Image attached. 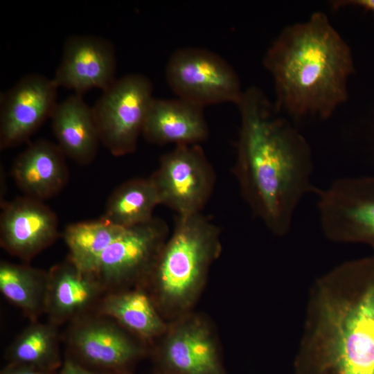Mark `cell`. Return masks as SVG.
<instances>
[{
    "instance_id": "cell-14",
    "label": "cell",
    "mask_w": 374,
    "mask_h": 374,
    "mask_svg": "<svg viewBox=\"0 0 374 374\" xmlns=\"http://www.w3.org/2000/svg\"><path fill=\"white\" fill-rule=\"evenodd\" d=\"M115 48L94 35H73L65 41L61 62L53 78L57 87L82 95L91 89L103 91L116 80Z\"/></svg>"
},
{
    "instance_id": "cell-11",
    "label": "cell",
    "mask_w": 374,
    "mask_h": 374,
    "mask_svg": "<svg viewBox=\"0 0 374 374\" xmlns=\"http://www.w3.org/2000/svg\"><path fill=\"white\" fill-rule=\"evenodd\" d=\"M159 204L179 216L199 213L215 185L214 170L200 145H181L163 154L150 177Z\"/></svg>"
},
{
    "instance_id": "cell-20",
    "label": "cell",
    "mask_w": 374,
    "mask_h": 374,
    "mask_svg": "<svg viewBox=\"0 0 374 374\" xmlns=\"http://www.w3.org/2000/svg\"><path fill=\"white\" fill-rule=\"evenodd\" d=\"M48 271L7 261L0 263V291L30 321L45 314Z\"/></svg>"
},
{
    "instance_id": "cell-8",
    "label": "cell",
    "mask_w": 374,
    "mask_h": 374,
    "mask_svg": "<svg viewBox=\"0 0 374 374\" xmlns=\"http://www.w3.org/2000/svg\"><path fill=\"white\" fill-rule=\"evenodd\" d=\"M69 355L91 369L132 374L150 355V347L112 319L91 314L70 323L66 333Z\"/></svg>"
},
{
    "instance_id": "cell-24",
    "label": "cell",
    "mask_w": 374,
    "mask_h": 374,
    "mask_svg": "<svg viewBox=\"0 0 374 374\" xmlns=\"http://www.w3.org/2000/svg\"><path fill=\"white\" fill-rule=\"evenodd\" d=\"M56 374H113L89 368L68 356L58 369Z\"/></svg>"
},
{
    "instance_id": "cell-19",
    "label": "cell",
    "mask_w": 374,
    "mask_h": 374,
    "mask_svg": "<svg viewBox=\"0 0 374 374\" xmlns=\"http://www.w3.org/2000/svg\"><path fill=\"white\" fill-rule=\"evenodd\" d=\"M53 132L64 155L79 164L90 163L101 143L93 108L74 93L56 105L51 116Z\"/></svg>"
},
{
    "instance_id": "cell-5",
    "label": "cell",
    "mask_w": 374,
    "mask_h": 374,
    "mask_svg": "<svg viewBox=\"0 0 374 374\" xmlns=\"http://www.w3.org/2000/svg\"><path fill=\"white\" fill-rule=\"evenodd\" d=\"M150 355L160 374H228L213 323L194 310L168 322Z\"/></svg>"
},
{
    "instance_id": "cell-27",
    "label": "cell",
    "mask_w": 374,
    "mask_h": 374,
    "mask_svg": "<svg viewBox=\"0 0 374 374\" xmlns=\"http://www.w3.org/2000/svg\"><path fill=\"white\" fill-rule=\"evenodd\" d=\"M152 374H160V373H157V372H154V373H152Z\"/></svg>"
},
{
    "instance_id": "cell-7",
    "label": "cell",
    "mask_w": 374,
    "mask_h": 374,
    "mask_svg": "<svg viewBox=\"0 0 374 374\" xmlns=\"http://www.w3.org/2000/svg\"><path fill=\"white\" fill-rule=\"evenodd\" d=\"M166 78L177 98L202 108L226 103L238 105L244 92L231 65L202 48L176 50L167 63Z\"/></svg>"
},
{
    "instance_id": "cell-21",
    "label": "cell",
    "mask_w": 374,
    "mask_h": 374,
    "mask_svg": "<svg viewBox=\"0 0 374 374\" xmlns=\"http://www.w3.org/2000/svg\"><path fill=\"white\" fill-rule=\"evenodd\" d=\"M125 229L103 217L69 224L63 233L68 258L80 269L95 274L104 251Z\"/></svg>"
},
{
    "instance_id": "cell-3",
    "label": "cell",
    "mask_w": 374,
    "mask_h": 374,
    "mask_svg": "<svg viewBox=\"0 0 374 374\" xmlns=\"http://www.w3.org/2000/svg\"><path fill=\"white\" fill-rule=\"evenodd\" d=\"M275 105L294 119L330 117L348 98L353 61L349 46L321 12L286 27L267 51Z\"/></svg>"
},
{
    "instance_id": "cell-2",
    "label": "cell",
    "mask_w": 374,
    "mask_h": 374,
    "mask_svg": "<svg viewBox=\"0 0 374 374\" xmlns=\"http://www.w3.org/2000/svg\"><path fill=\"white\" fill-rule=\"evenodd\" d=\"M294 374H374V256L343 262L310 290Z\"/></svg>"
},
{
    "instance_id": "cell-6",
    "label": "cell",
    "mask_w": 374,
    "mask_h": 374,
    "mask_svg": "<svg viewBox=\"0 0 374 374\" xmlns=\"http://www.w3.org/2000/svg\"><path fill=\"white\" fill-rule=\"evenodd\" d=\"M146 76L132 73L116 80L92 107L101 143L114 156L134 152L153 100Z\"/></svg>"
},
{
    "instance_id": "cell-23",
    "label": "cell",
    "mask_w": 374,
    "mask_h": 374,
    "mask_svg": "<svg viewBox=\"0 0 374 374\" xmlns=\"http://www.w3.org/2000/svg\"><path fill=\"white\" fill-rule=\"evenodd\" d=\"M158 204V195L150 178L134 179L112 193L102 217L122 228H131L151 220Z\"/></svg>"
},
{
    "instance_id": "cell-25",
    "label": "cell",
    "mask_w": 374,
    "mask_h": 374,
    "mask_svg": "<svg viewBox=\"0 0 374 374\" xmlns=\"http://www.w3.org/2000/svg\"><path fill=\"white\" fill-rule=\"evenodd\" d=\"M57 372V371L46 370L27 365L8 364L1 371V374H56Z\"/></svg>"
},
{
    "instance_id": "cell-22",
    "label": "cell",
    "mask_w": 374,
    "mask_h": 374,
    "mask_svg": "<svg viewBox=\"0 0 374 374\" xmlns=\"http://www.w3.org/2000/svg\"><path fill=\"white\" fill-rule=\"evenodd\" d=\"M6 357L8 364L58 371L62 364L58 326L31 321L8 346Z\"/></svg>"
},
{
    "instance_id": "cell-4",
    "label": "cell",
    "mask_w": 374,
    "mask_h": 374,
    "mask_svg": "<svg viewBox=\"0 0 374 374\" xmlns=\"http://www.w3.org/2000/svg\"><path fill=\"white\" fill-rule=\"evenodd\" d=\"M221 251L214 223L200 213L177 216L144 286L168 322L194 310Z\"/></svg>"
},
{
    "instance_id": "cell-1",
    "label": "cell",
    "mask_w": 374,
    "mask_h": 374,
    "mask_svg": "<svg viewBox=\"0 0 374 374\" xmlns=\"http://www.w3.org/2000/svg\"><path fill=\"white\" fill-rule=\"evenodd\" d=\"M238 105L241 123L234 172L240 192L269 231L283 236L301 199L314 190L310 148L258 88L244 91Z\"/></svg>"
},
{
    "instance_id": "cell-13",
    "label": "cell",
    "mask_w": 374,
    "mask_h": 374,
    "mask_svg": "<svg viewBox=\"0 0 374 374\" xmlns=\"http://www.w3.org/2000/svg\"><path fill=\"white\" fill-rule=\"evenodd\" d=\"M57 236V217L43 202L24 196L3 204L0 244L11 256L29 262Z\"/></svg>"
},
{
    "instance_id": "cell-16",
    "label": "cell",
    "mask_w": 374,
    "mask_h": 374,
    "mask_svg": "<svg viewBox=\"0 0 374 374\" xmlns=\"http://www.w3.org/2000/svg\"><path fill=\"white\" fill-rule=\"evenodd\" d=\"M203 108L181 98H154L142 134L157 145H199L208 137Z\"/></svg>"
},
{
    "instance_id": "cell-12",
    "label": "cell",
    "mask_w": 374,
    "mask_h": 374,
    "mask_svg": "<svg viewBox=\"0 0 374 374\" xmlns=\"http://www.w3.org/2000/svg\"><path fill=\"white\" fill-rule=\"evenodd\" d=\"M57 85L43 75L22 77L3 93L0 100V148H14L27 141L57 105Z\"/></svg>"
},
{
    "instance_id": "cell-17",
    "label": "cell",
    "mask_w": 374,
    "mask_h": 374,
    "mask_svg": "<svg viewBox=\"0 0 374 374\" xmlns=\"http://www.w3.org/2000/svg\"><path fill=\"white\" fill-rule=\"evenodd\" d=\"M12 175L25 196L43 202L57 195L67 181L64 154L52 142L37 140L15 159Z\"/></svg>"
},
{
    "instance_id": "cell-26",
    "label": "cell",
    "mask_w": 374,
    "mask_h": 374,
    "mask_svg": "<svg viewBox=\"0 0 374 374\" xmlns=\"http://www.w3.org/2000/svg\"><path fill=\"white\" fill-rule=\"evenodd\" d=\"M332 5L335 9L346 6L359 7L374 14V0H338L332 1Z\"/></svg>"
},
{
    "instance_id": "cell-10",
    "label": "cell",
    "mask_w": 374,
    "mask_h": 374,
    "mask_svg": "<svg viewBox=\"0 0 374 374\" xmlns=\"http://www.w3.org/2000/svg\"><path fill=\"white\" fill-rule=\"evenodd\" d=\"M318 211L327 238L374 248V176L336 179L319 192Z\"/></svg>"
},
{
    "instance_id": "cell-9",
    "label": "cell",
    "mask_w": 374,
    "mask_h": 374,
    "mask_svg": "<svg viewBox=\"0 0 374 374\" xmlns=\"http://www.w3.org/2000/svg\"><path fill=\"white\" fill-rule=\"evenodd\" d=\"M168 236L165 221L154 217L126 229L104 251L94 274L106 293L144 287Z\"/></svg>"
},
{
    "instance_id": "cell-15",
    "label": "cell",
    "mask_w": 374,
    "mask_h": 374,
    "mask_svg": "<svg viewBox=\"0 0 374 374\" xmlns=\"http://www.w3.org/2000/svg\"><path fill=\"white\" fill-rule=\"evenodd\" d=\"M45 314L57 326L95 314L106 294L94 274L78 268L69 258L48 271Z\"/></svg>"
},
{
    "instance_id": "cell-18",
    "label": "cell",
    "mask_w": 374,
    "mask_h": 374,
    "mask_svg": "<svg viewBox=\"0 0 374 374\" xmlns=\"http://www.w3.org/2000/svg\"><path fill=\"white\" fill-rule=\"evenodd\" d=\"M95 314L112 319L150 348L168 326L143 287L106 293Z\"/></svg>"
}]
</instances>
